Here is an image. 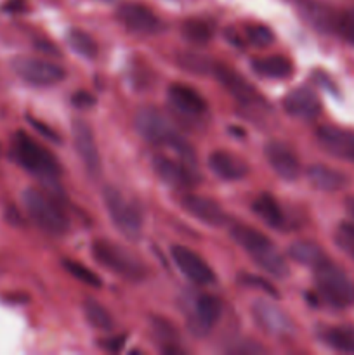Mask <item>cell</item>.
Masks as SVG:
<instances>
[{
    "label": "cell",
    "instance_id": "6da1fadb",
    "mask_svg": "<svg viewBox=\"0 0 354 355\" xmlns=\"http://www.w3.org/2000/svg\"><path fill=\"white\" fill-rule=\"evenodd\" d=\"M229 234L267 274L278 279H283L290 274L287 260L274 248L273 241L266 234L245 224H233L229 227Z\"/></svg>",
    "mask_w": 354,
    "mask_h": 355
},
{
    "label": "cell",
    "instance_id": "7a4b0ae2",
    "mask_svg": "<svg viewBox=\"0 0 354 355\" xmlns=\"http://www.w3.org/2000/svg\"><path fill=\"white\" fill-rule=\"evenodd\" d=\"M12 156L24 170L44 180L45 184H54L61 175V165L56 156L42 148L24 132H16L12 137Z\"/></svg>",
    "mask_w": 354,
    "mask_h": 355
},
{
    "label": "cell",
    "instance_id": "3957f363",
    "mask_svg": "<svg viewBox=\"0 0 354 355\" xmlns=\"http://www.w3.org/2000/svg\"><path fill=\"white\" fill-rule=\"evenodd\" d=\"M23 203L31 220L51 236H62L68 232L69 220L59 201L40 189H26Z\"/></svg>",
    "mask_w": 354,
    "mask_h": 355
},
{
    "label": "cell",
    "instance_id": "277c9868",
    "mask_svg": "<svg viewBox=\"0 0 354 355\" xmlns=\"http://www.w3.org/2000/svg\"><path fill=\"white\" fill-rule=\"evenodd\" d=\"M92 255L97 263L128 281H141L148 274L144 263L130 250L124 248L113 241L96 239L92 243Z\"/></svg>",
    "mask_w": 354,
    "mask_h": 355
},
{
    "label": "cell",
    "instance_id": "5b68a950",
    "mask_svg": "<svg viewBox=\"0 0 354 355\" xmlns=\"http://www.w3.org/2000/svg\"><path fill=\"white\" fill-rule=\"evenodd\" d=\"M314 281L319 295L332 307L346 309L354 305V281L330 260L314 267Z\"/></svg>",
    "mask_w": 354,
    "mask_h": 355
},
{
    "label": "cell",
    "instance_id": "8992f818",
    "mask_svg": "<svg viewBox=\"0 0 354 355\" xmlns=\"http://www.w3.org/2000/svg\"><path fill=\"white\" fill-rule=\"evenodd\" d=\"M103 200L111 222L118 229V232L128 241H139L142 234V217L137 207L113 186L104 187Z\"/></svg>",
    "mask_w": 354,
    "mask_h": 355
},
{
    "label": "cell",
    "instance_id": "52a82bcc",
    "mask_svg": "<svg viewBox=\"0 0 354 355\" xmlns=\"http://www.w3.org/2000/svg\"><path fill=\"white\" fill-rule=\"evenodd\" d=\"M10 68L24 82L37 87L54 85V83L62 82L65 78V69L59 64L38 58H30V55H17L10 61Z\"/></svg>",
    "mask_w": 354,
    "mask_h": 355
},
{
    "label": "cell",
    "instance_id": "ba28073f",
    "mask_svg": "<svg viewBox=\"0 0 354 355\" xmlns=\"http://www.w3.org/2000/svg\"><path fill=\"white\" fill-rule=\"evenodd\" d=\"M134 127L137 134L153 146H169L177 135L176 128L167 120L165 114L153 106H144L135 113Z\"/></svg>",
    "mask_w": 354,
    "mask_h": 355
},
{
    "label": "cell",
    "instance_id": "9c48e42d",
    "mask_svg": "<svg viewBox=\"0 0 354 355\" xmlns=\"http://www.w3.org/2000/svg\"><path fill=\"white\" fill-rule=\"evenodd\" d=\"M252 318L266 335L273 338H290L295 333L294 321L287 312L271 300H255L252 305Z\"/></svg>",
    "mask_w": 354,
    "mask_h": 355
},
{
    "label": "cell",
    "instance_id": "30bf717a",
    "mask_svg": "<svg viewBox=\"0 0 354 355\" xmlns=\"http://www.w3.org/2000/svg\"><path fill=\"white\" fill-rule=\"evenodd\" d=\"M170 252H172V259L177 269L189 283L196 284V286H210L215 283V274L212 267L193 250L176 245L172 246Z\"/></svg>",
    "mask_w": 354,
    "mask_h": 355
},
{
    "label": "cell",
    "instance_id": "8fae6325",
    "mask_svg": "<svg viewBox=\"0 0 354 355\" xmlns=\"http://www.w3.org/2000/svg\"><path fill=\"white\" fill-rule=\"evenodd\" d=\"M71 135L73 144H75L76 155L80 156L83 163V168L87 170L90 177L101 175V156L97 151L96 139H94L92 127L85 120L75 118L71 121Z\"/></svg>",
    "mask_w": 354,
    "mask_h": 355
},
{
    "label": "cell",
    "instance_id": "7c38bea8",
    "mask_svg": "<svg viewBox=\"0 0 354 355\" xmlns=\"http://www.w3.org/2000/svg\"><path fill=\"white\" fill-rule=\"evenodd\" d=\"M117 17L127 30L139 35H156L163 30V23L151 9L137 2H125L118 7Z\"/></svg>",
    "mask_w": 354,
    "mask_h": 355
},
{
    "label": "cell",
    "instance_id": "4fadbf2b",
    "mask_svg": "<svg viewBox=\"0 0 354 355\" xmlns=\"http://www.w3.org/2000/svg\"><path fill=\"white\" fill-rule=\"evenodd\" d=\"M151 165L156 177L174 189H189L198 182L194 166L187 165L180 159H170L167 156L156 155L153 156Z\"/></svg>",
    "mask_w": 354,
    "mask_h": 355
},
{
    "label": "cell",
    "instance_id": "5bb4252c",
    "mask_svg": "<svg viewBox=\"0 0 354 355\" xmlns=\"http://www.w3.org/2000/svg\"><path fill=\"white\" fill-rule=\"evenodd\" d=\"M221 318V302L212 295H198L187 312V329L194 336H205L212 331Z\"/></svg>",
    "mask_w": 354,
    "mask_h": 355
},
{
    "label": "cell",
    "instance_id": "9a60e30c",
    "mask_svg": "<svg viewBox=\"0 0 354 355\" xmlns=\"http://www.w3.org/2000/svg\"><path fill=\"white\" fill-rule=\"evenodd\" d=\"M316 139L321 149L333 158L354 162V132L335 125H321L316 128Z\"/></svg>",
    "mask_w": 354,
    "mask_h": 355
},
{
    "label": "cell",
    "instance_id": "2e32d148",
    "mask_svg": "<svg viewBox=\"0 0 354 355\" xmlns=\"http://www.w3.org/2000/svg\"><path fill=\"white\" fill-rule=\"evenodd\" d=\"M264 156L271 168L283 180H297L301 175V162L288 144L281 141H269L264 146Z\"/></svg>",
    "mask_w": 354,
    "mask_h": 355
},
{
    "label": "cell",
    "instance_id": "e0dca14e",
    "mask_svg": "<svg viewBox=\"0 0 354 355\" xmlns=\"http://www.w3.org/2000/svg\"><path fill=\"white\" fill-rule=\"evenodd\" d=\"M180 207L191 217L210 225V227H221L228 222V215L222 210L221 205L212 198L201 196V194H186V196L180 198Z\"/></svg>",
    "mask_w": 354,
    "mask_h": 355
},
{
    "label": "cell",
    "instance_id": "ac0fdd59",
    "mask_svg": "<svg viewBox=\"0 0 354 355\" xmlns=\"http://www.w3.org/2000/svg\"><path fill=\"white\" fill-rule=\"evenodd\" d=\"M283 110L298 120H314L321 113V101L309 87H297L285 96Z\"/></svg>",
    "mask_w": 354,
    "mask_h": 355
},
{
    "label": "cell",
    "instance_id": "d6986e66",
    "mask_svg": "<svg viewBox=\"0 0 354 355\" xmlns=\"http://www.w3.org/2000/svg\"><path fill=\"white\" fill-rule=\"evenodd\" d=\"M214 75L217 78V82L235 97L238 103L242 104H255L260 103V97L257 94V90L253 89V85L250 82H246L238 71L228 68L224 64H215Z\"/></svg>",
    "mask_w": 354,
    "mask_h": 355
},
{
    "label": "cell",
    "instance_id": "ffe728a7",
    "mask_svg": "<svg viewBox=\"0 0 354 355\" xmlns=\"http://www.w3.org/2000/svg\"><path fill=\"white\" fill-rule=\"evenodd\" d=\"M169 101L174 110L186 116H200L207 111V103L203 97L193 87L184 83H172L169 87Z\"/></svg>",
    "mask_w": 354,
    "mask_h": 355
},
{
    "label": "cell",
    "instance_id": "44dd1931",
    "mask_svg": "<svg viewBox=\"0 0 354 355\" xmlns=\"http://www.w3.org/2000/svg\"><path fill=\"white\" fill-rule=\"evenodd\" d=\"M208 168L222 180H242L248 173V165L243 162L239 156L233 155L229 151H217L210 153L208 156Z\"/></svg>",
    "mask_w": 354,
    "mask_h": 355
},
{
    "label": "cell",
    "instance_id": "7402d4cb",
    "mask_svg": "<svg viewBox=\"0 0 354 355\" xmlns=\"http://www.w3.org/2000/svg\"><path fill=\"white\" fill-rule=\"evenodd\" d=\"M298 9H301L302 17L314 30L321 31V33H332V31L337 30L339 16L325 2H319V0H301Z\"/></svg>",
    "mask_w": 354,
    "mask_h": 355
},
{
    "label": "cell",
    "instance_id": "603a6c76",
    "mask_svg": "<svg viewBox=\"0 0 354 355\" xmlns=\"http://www.w3.org/2000/svg\"><path fill=\"white\" fill-rule=\"evenodd\" d=\"M307 179L316 189L319 191H340L349 184V179H347L346 173L339 172V170L332 168V166L326 165H311L307 168Z\"/></svg>",
    "mask_w": 354,
    "mask_h": 355
},
{
    "label": "cell",
    "instance_id": "cb8c5ba5",
    "mask_svg": "<svg viewBox=\"0 0 354 355\" xmlns=\"http://www.w3.org/2000/svg\"><path fill=\"white\" fill-rule=\"evenodd\" d=\"M252 68L257 75L267 76V78H288L294 73V64L288 58L280 54L267 55V58H259L252 61Z\"/></svg>",
    "mask_w": 354,
    "mask_h": 355
},
{
    "label": "cell",
    "instance_id": "d4e9b609",
    "mask_svg": "<svg viewBox=\"0 0 354 355\" xmlns=\"http://www.w3.org/2000/svg\"><path fill=\"white\" fill-rule=\"evenodd\" d=\"M253 211L266 222L269 227L281 229L285 227V215L278 201L271 194L264 193L253 201Z\"/></svg>",
    "mask_w": 354,
    "mask_h": 355
},
{
    "label": "cell",
    "instance_id": "484cf974",
    "mask_svg": "<svg viewBox=\"0 0 354 355\" xmlns=\"http://www.w3.org/2000/svg\"><path fill=\"white\" fill-rule=\"evenodd\" d=\"M288 257L301 266L316 267L325 262V252L312 241H295L288 246Z\"/></svg>",
    "mask_w": 354,
    "mask_h": 355
},
{
    "label": "cell",
    "instance_id": "4316f807",
    "mask_svg": "<svg viewBox=\"0 0 354 355\" xmlns=\"http://www.w3.org/2000/svg\"><path fill=\"white\" fill-rule=\"evenodd\" d=\"M321 340L337 352L354 354V328L351 326H335L325 329Z\"/></svg>",
    "mask_w": 354,
    "mask_h": 355
},
{
    "label": "cell",
    "instance_id": "83f0119b",
    "mask_svg": "<svg viewBox=\"0 0 354 355\" xmlns=\"http://www.w3.org/2000/svg\"><path fill=\"white\" fill-rule=\"evenodd\" d=\"M83 314H85L87 322H89L94 329L108 333L115 328V321L113 318H111L110 311H108L104 305H101L99 302L92 300V298H87V300L83 302Z\"/></svg>",
    "mask_w": 354,
    "mask_h": 355
},
{
    "label": "cell",
    "instance_id": "f1b7e54d",
    "mask_svg": "<svg viewBox=\"0 0 354 355\" xmlns=\"http://www.w3.org/2000/svg\"><path fill=\"white\" fill-rule=\"evenodd\" d=\"M184 40L194 45H205L214 37V26L205 19H187L180 28Z\"/></svg>",
    "mask_w": 354,
    "mask_h": 355
},
{
    "label": "cell",
    "instance_id": "f546056e",
    "mask_svg": "<svg viewBox=\"0 0 354 355\" xmlns=\"http://www.w3.org/2000/svg\"><path fill=\"white\" fill-rule=\"evenodd\" d=\"M66 40H68L69 49H71L75 54L82 55L85 59H94L97 55V44L94 42V38L89 33H85L83 30H76L71 28L66 35Z\"/></svg>",
    "mask_w": 354,
    "mask_h": 355
},
{
    "label": "cell",
    "instance_id": "4dcf8cb0",
    "mask_svg": "<svg viewBox=\"0 0 354 355\" xmlns=\"http://www.w3.org/2000/svg\"><path fill=\"white\" fill-rule=\"evenodd\" d=\"M177 64L179 68H183L184 71L193 73V75H205L208 71H214L215 64L212 62L210 58L203 54H198V52H183V54L177 55Z\"/></svg>",
    "mask_w": 354,
    "mask_h": 355
},
{
    "label": "cell",
    "instance_id": "1f68e13d",
    "mask_svg": "<svg viewBox=\"0 0 354 355\" xmlns=\"http://www.w3.org/2000/svg\"><path fill=\"white\" fill-rule=\"evenodd\" d=\"M62 267L66 269V272L71 274L75 279H78L80 283L87 284V286H92V288H99L101 284H103V281H101V277L97 276L94 270H90L89 267H85L83 263L80 262H75V260H62Z\"/></svg>",
    "mask_w": 354,
    "mask_h": 355
},
{
    "label": "cell",
    "instance_id": "d6a6232c",
    "mask_svg": "<svg viewBox=\"0 0 354 355\" xmlns=\"http://www.w3.org/2000/svg\"><path fill=\"white\" fill-rule=\"evenodd\" d=\"M149 326H151L153 336H155L160 343H163L162 347L176 345V342H174V340H176V328H174L167 319L153 315V318L149 319Z\"/></svg>",
    "mask_w": 354,
    "mask_h": 355
},
{
    "label": "cell",
    "instance_id": "836d02e7",
    "mask_svg": "<svg viewBox=\"0 0 354 355\" xmlns=\"http://www.w3.org/2000/svg\"><path fill=\"white\" fill-rule=\"evenodd\" d=\"M245 35L246 40L259 49L269 47L274 42V33L271 31L269 26H266V24H248V26L245 28Z\"/></svg>",
    "mask_w": 354,
    "mask_h": 355
},
{
    "label": "cell",
    "instance_id": "e575fe53",
    "mask_svg": "<svg viewBox=\"0 0 354 355\" xmlns=\"http://www.w3.org/2000/svg\"><path fill=\"white\" fill-rule=\"evenodd\" d=\"M335 241L337 246L354 260V225L347 222L340 224L335 232Z\"/></svg>",
    "mask_w": 354,
    "mask_h": 355
},
{
    "label": "cell",
    "instance_id": "d590c367",
    "mask_svg": "<svg viewBox=\"0 0 354 355\" xmlns=\"http://www.w3.org/2000/svg\"><path fill=\"white\" fill-rule=\"evenodd\" d=\"M239 283L245 284V286L262 290L264 293L269 295V297H274V298L280 297V291H278L276 288H274L273 284L269 283V281L262 279V277H259V276H250V274H243V276L239 277Z\"/></svg>",
    "mask_w": 354,
    "mask_h": 355
},
{
    "label": "cell",
    "instance_id": "8d00e7d4",
    "mask_svg": "<svg viewBox=\"0 0 354 355\" xmlns=\"http://www.w3.org/2000/svg\"><path fill=\"white\" fill-rule=\"evenodd\" d=\"M337 31H339L349 44L354 45V7L353 9L346 10L344 14H340Z\"/></svg>",
    "mask_w": 354,
    "mask_h": 355
},
{
    "label": "cell",
    "instance_id": "74e56055",
    "mask_svg": "<svg viewBox=\"0 0 354 355\" xmlns=\"http://www.w3.org/2000/svg\"><path fill=\"white\" fill-rule=\"evenodd\" d=\"M28 121H30L31 127H33L35 130L42 135V137H45L47 141H51V142H56V144H61V137H59V135L56 134V130H52L49 125H45L44 121L37 120V118H33V116H28Z\"/></svg>",
    "mask_w": 354,
    "mask_h": 355
},
{
    "label": "cell",
    "instance_id": "f35d334b",
    "mask_svg": "<svg viewBox=\"0 0 354 355\" xmlns=\"http://www.w3.org/2000/svg\"><path fill=\"white\" fill-rule=\"evenodd\" d=\"M71 104L75 107H78V110H89V107H92L96 104V97L90 92H87V90H78V92H75L71 96Z\"/></svg>",
    "mask_w": 354,
    "mask_h": 355
},
{
    "label": "cell",
    "instance_id": "ab89813d",
    "mask_svg": "<svg viewBox=\"0 0 354 355\" xmlns=\"http://www.w3.org/2000/svg\"><path fill=\"white\" fill-rule=\"evenodd\" d=\"M229 352H233V354H262V352H266V350H264L260 345H257L255 342H252V340H246V342L243 340V342H236V345H233Z\"/></svg>",
    "mask_w": 354,
    "mask_h": 355
},
{
    "label": "cell",
    "instance_id": "60d3db41",
    "mask_svg": "<svg viewBox=\"0 0 354 355\" xmlns=\"http://www.w3.org/2000/svg\"><path fill=\"white\" fill-rule=\"evenodd\" d=\"M125 340H127V336L125 335H117V336H110V338L103 340L101 342V347H103L104 350H108V352H120L121 349H124L125 345Z\"/></svg>",
    "mask_w": 354,
    "mask_h": 355
},
{
    "label": "cell",
    "instance_id": "b9f144b4",
    "mask_svg": "<svg viewBox=\"0 0 354 355\" xmlns=\"http://www.w3.org/2000/svg\"><path fill=\"white\" fill-rule=\"evenodd\" d=\"M28 9L26 0H7L3 2L2 10L7 14H23Z\"/></svg>",
    "mask_w": 354,
    "mask_h": 355
},
{
    "label": "cell",
    "instance_id": "7bdbcfd3",
    "mask_svg": "<svg viewBox=\"0 0 354 355\" xmlns=\"http://www.w3.org/2000/svg\"><path fill=\"white\" fill-rule=\"evenodd\" d=\"M35 49H38V51L44 52V54H47V55L61 58V52H59V49L56 47L54 44H51V42H47V40H37V42H35Z\"/></svg>",
    "mask_w": 354,
    "mask_h": 355
},
{
    "label": "cell",
    "instance_id": "ee69618b",
    "mask_svg": "<svg viewBox=\"0 0 354 355\" xmlns=\"http://www.w3.org/2000/svg\"><path fill=\"white\" fill-rule=\"evenodd\" d=\"M7 220L9 222H12V224H21V218H19V214H17L16 210H14L12 207L9 208V210H7Z\"/></svg>",
    "mask_w": 354,
    "mask_h": 355
},
{
    "label": "cell",
    "instance_id": "f6af8a7d",
    "mask_svg": "<svg viewBox=\"0 0 354 355\" xmlns=\"http://www.w3.org/2000/svg\"><path fill=\"white\" fill-rule=\"evenodd\" d=\"M347 207H349L351 215H353V217H354V200H349V205H347Z\"/></svg>",
    "mask_w": 354,
    "mask_h": 355
}]
</instances>
